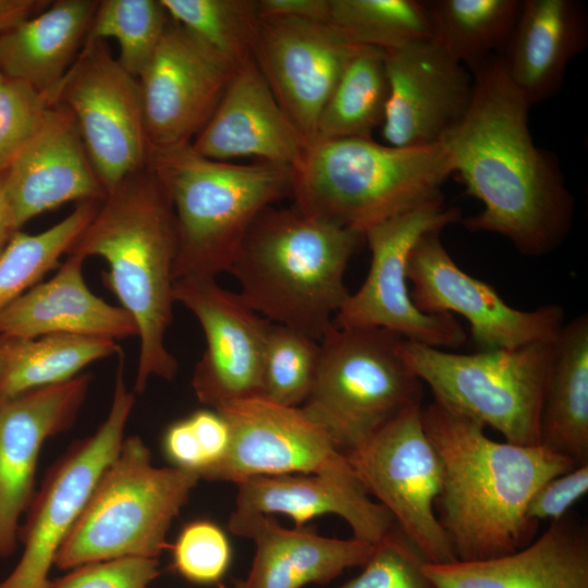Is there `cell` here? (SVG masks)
Wrapping results in <instances>:
<instances>
[{
  "mask_svg": "<svg viewBox=\"0 0 588 588\" xmlns=\"http://www.w3.org/2000/svg\"><path fill=\"white\" fill-rule=\"evenodd\" d=\"M471 75L469 106L440 142L453 173L482 204L463 223L507 238L523 255H547L565 240L575 213L558 157L535 144L531 106L509 79L500 56Z\"/></svg>",
  "mask_w": 588,
  "mask_h": 588,
  "instance_id": "6da1fadb",
  "label": "cell"
},
{
  "mask_svg": "<svg viewBox=\"0 0 588 588\" xmlns=\"http://www.w3.org/2000/svg\"><path fill=\"white\" fill-rule=\"evenodd\" d=\"M425 432L442 465L436 515L457 561L514 553L532 538L527 519L534 492L576 465L541 444L489 438L485 427L437 401L421 407Z\"/></svg>",
  "mask_w": 588,
  "mask_h": 588,
  "instance_id": "7a4b0ae2",
  "label": "cell"
},
{
  "mask_svg": "<svg viewBox=\"0 0 588 588\" xmlns=\"http://www.w3.org/2000/svg\"><path fill=\"white\" fill-rule=\"evenodd\" d=\"M177 232L171 203L145 167L109 191L68 255L102 258L103 282L133 318L139 339L134 393L151 377L171 381L179 369L167 348L173 319Z\"/></svg>",
  "mask_w": 588,
  "mask_h": 588,
  "instance_id": "3957f363",
  "label": "cell"
},
{
  "mask_svg": "<svg viewBox=\"0 0 588 588\" xmlns=\"http://www.w3.org/2000/svg\"><path fill=\"white\" fill-rule=\"evenodd\" d=\"M363 240L295 206H271L248 229L229 272L254 311L320 342L350 295L344 275Z\"/></svg>",
  "mask_w": 588,
  "mask_h": 588,
  "instance_id": "277c9868",
  "label": "cell"
},
{
  "mask_svg": "<svg viewBox=\"0 0 588 588\" xmlns=\"http://www.w3.org/2000/svg\"><path fill=\"white\" fill-rule=\"evenodd\" d=\"M146 167L167 194L175 217L174 281L217 279L229 272L256 218L292 193L289 167L218 161L201 156L191 144L148 149Z\"/></svg>",
  "mask_w": 588,
  "mask_h": 588,
  "instance_id": "5b68a950",
  "label": "cell"
},
{
  "mask_svg": "<svg viewBox=\"0 0 588 588\" xmlns=\"http://www.w3.org/2000/svg\"><path fill=\"white\" fill-rule=\"evenodd\" d=\"M293 206L362 234L372 225L443 200L453 174L441 144L399 148L372 138L310 144L292 169Z\"/></svg>",
  "mask_w": 588,
  "mask_h": 588,
  "instance_id": "8992f818",
  "label": "cell"
},
{
  "mask_svg": "<svg viewBox=\"0 0 588 588\" xmlns=\"http://www.w3.org/2000/svg\"><path fill=\"white\" fill-rule=\"evenodd\" d=\"M200 476L156 467L144 441L124 438L100 476L82 515L57 553L61 569L120 558L157 559L167 534Z\"/></svg>",
  "mask_w": 588,
  "mask_h": 588,
  "instance_id": "52a82bcc",
  "label": "cell"
},
{
  "mask_svg": "<svg viewBox=\"0 0 588 588\" xmlns=\"http://www.w3.org/2000/svg\"><path fill=\"white\" fill-rule=\"evenodd\" d=\"M402 339L381 328L333 323L320 341L316 376L299 409L341 452L358 448L421 403L422 382L400 355Z\"/></svg>",
  "mask_w": 588,
  "mask_h": 588,
  "instance_id": "ba28073f",
  "label": "cell"
},
{
  "mask_svg": "<svg viewBox=\"0 0 588 588\" xmlns=\"http://www.w3.org/2000/svg\"><path fill=\"white\" fill-rule=\"evenodd\" d=\"M554 342L457 354L402 339L399 352L434 401L510 443L537 445Z\"/></svg>",
  "mask_w": 588,
  "mask_h": 588,
  "instance_id": "9c48e42d",
  "label": "cell"
},
{
  "mask_svg": "<svg viewBox=\"0 0 588 588\" xmlns=\"http://www.w3.org/2000/svg\"><path fill=\"white\" fill-rule=\"evenodd\" d=\"M461 210L433 201L364 232L370 249V266L362 286L350 293L334 318L343 329L381 328L405 340L442 348H460L467 332L453 315H428L413 303L407 281L412 249L427 233L442 231L458 221Z\"/></svg>",
  "mask_w": 588,
  "mask_h": 588,
  "instance_id": "30bf717a",
  "label": "cell"
},
{
  "mask_svg": "<svg viewBox=\"0 0 588 588\" xmlns=\"http://www.w3.org/2000/svg\"><path fill=\"white\" fill-rule=\"evenodd\" d=\"M110 411L98 429L70 449L48 470L33 499L22 531L23 554L0 588H50L58 551L82 515L100 476L119 453L135 393L124 380L119 354Z\"/></svg>",
  "mask_w": 588,
  "mask_h": 588,
  "instance_id": "8fae6325",
  "label": "cell"
},
{
  "mask_svg": "<svg viewBox=\"0 0 588 588\" xmlns=\"http://www.w3.org/2000/svg\"><path fill=\"white\" fill-rule=\"evenodd\" d=\"M344 454L366 492L388 510L426 563L457 561L436 515L442 465L425 432L421 404Z\"/></svg>",
  "mask_w": 588,
  "mask_h": 588,
  "instance_id": "7c38bea8",
  "label": "cell"
},
{
  "mask_svg": "<svg viewBox=\"0 0 588 588\" xmlns=\"http://www.w3.org/2000/svg\"><path fill=\"white\" fill-rule=\"evenodd\" d=\"M57 102L72 113L107 193L146 167L149 148L139 81L105 40H85L58 87Z\"/></svg>",
  "mask_w": 588,
  "mask_h": 588,
  "instance_id": "4fadbf2b",
  "label": "cell"
},
{
  "mask_svg": "<svg viewBox=\"0 0 588 588\" xmlns=\"http://www.w3.org/2000/svg\"><path fill=\"white\" fill-rule=\"evenodd\" d=\"M440 233L425 234L408 258L409 294L421 313L461 315L469 324L477 351L510 350L556 339L564 324L561 306L548 304L532 310L511 307L491 285L456 265Z\"/></svg>",
  "mask_w": 588,
  "mask_h": 588,
  "instance_id": "5bb4252c",
  "label": "cell"
},
{
  "mask_svg": "<svg viewBox=\"0 0 588 588\" xmlns=\"http://www.w3.org/2000/svg\"><path fill=\"white\" fill-rule=\"evenodd\" d=\"M215 411L226 420L231 440L225 455L201 479L236 485L257 476L354 473L345 454L299 407L257 395Z\"/></svg>",
  "mask_w": 588,
  "mask_h": 588,
  "instance_id": "9a60e30c",
  "label": "cell"
},
{
  "mask_svg": "<svg viewBox=\"0 0 588 588\" xmlns=\"http://www.w3.org/2000/svg\"><path fill=\"white\" fill-rule=\"evenodd\" d=\"M174 301L198 320L206 348L197 362L192 388L212 409L261 395L264 355L271 322L254 311L216 278L185 277L174 281Z\"/></svg>",
  "mask_w": 588,
  "mask_h": 588,
  "instance_id": "2e32d148",
  "label": "cell"
},
{
  "mask_svg": "<svg viewBox=\"0 0 588 588\" xmlns=\"http://www.w3.org/2000/svg\"><path fill=\"white\" fill-rule=\"evenodd\" d=\"M236 69L171 21L138 77L148 148L191 144L210 119Z\"/></svg>",
  "mask_w": 588,
  "mask_h": 588,
  "instance_id": "e0dca14e",
  "label": "cell"
},
{
  "mask_svg": "<svg viewBox=\"0 0 588 588\" xmlns=\"http://www.w3.org/2000/svg\"><path fill=\"white\" fill-rule=\"evenodd\" d=\"M359 47L329 22L259 16L254 61L307 147L316 138L330 95Z\"/></svg>",
  "mask_w": 588,
  "mask_h": 588,
  "instance_id": "ac0fdd59",
  "label": "cell"
},
{
  "mask_svg": "<svg viewBox=\"0 0 588 588\" xmlns=\"http://www.w3.org/2000/svg\"><path fill=\"white\" fill-rule=\"evenodd\" d=\"M385 70L384 144L399 148L440 144L469 106L473 75L432 38L385 51Z\"/></svg>",
  "mask_w": 588,
  "mask_h": 588,
  "instance_id": "d6986e66",
  "label": "cell"
},
{
  "mask_svg": "<svg viewBox=\"0 0 588 588\" xmlns=\"http://www.w3.org/2000/svg\"><path fill=\"white\" fill-rule=\"evenodd\" d=\"M91 377L0 400V558L16 548L21 513L30 503L35 470L44 442L74 422Z\"/></svg>",
  "mask_w": 588,
  "mask_h": 588,
  "instance_id": "ffe728a7",
  "label": "cell"
},
{
  "mask_svg": "<svg viewBox=\"0 0 588 588\" xmlns=\"http://www.w3.org/2000/svg\"><path fill=\"white\" fill-rule=\"evenodd\" d=\"M3 184L16 230L63 204L101 201L107 195L72 113L59 102L3 172Z\"/></svg>",
  "mask_w": 588,
  "mask_h": 588,
  "instance_id": "44dd1931",
  "label": "cell"
},
{
  "mask_svg": "<svg viewBox=\"0 0 588 588\" xmlns=\"http://www.w3.org/2000/svg\"><path fill=\"white\" fill-rule=\"evenodd\" d=\"M191 145L201 156L218 161L253 158L291 169L307 148L254 60L236 69Z\"/></svg>",
  "mask_w": 588,
  "mask_h": 588,
  "instance_id": "7402d4cb",
  "label": "cell"
},
{
  "mask_svg": "<svg viewBox=\"0 0 588 588\" xmlns=\"http://www.w3.org/2000/svg\"><path fill=\"white\" fill-rule=\"evenodd\" d=\"M229 529L255 543L252 567L233 588H302L326 584L344 571L363 566L373 544L357 538L336 539L319 535L315 527L292 529L271 515L232 512Z\"/></svg>",
  "mask_w": 588,
  "mask_h": 588,
  "instance_id": "603a6c76",
  "label": "cell"
},
{
  "mask_svg": "<svg viewBox=\"0 0 588 588\" xmlns=\"http://www.w3.org/2000/svg\"><path fill=\"white\" fill-rule=\"evenodd\" d=\"M422 569L436 588H588V534L565 516L514 553Z\"/></svg>",
  "mask_w": 588,
  "mask_h": 588,
  "instance_id": "cb8c5ba5",
  "label": "cell"
},
{
  "mask_svg": "<svg viewBox=\"0 0 588 588\" xmlns=\"http://www.w3.org/2000/svg\"><path fill=\"white\" fill-rule=\"evenodd\" d=\"M236 486L233 512L238 514L286 515L295 527L333 514L350 525L354 538L372 544L395 524L388 510L370 499L355 473L257 476Z\"/></svg>",
  "mask_w": 588,
  "mask_h": 588,
  "instance_id": "d4e9b609",
  "label": "cell"
},
{
  "mask_svg": "<svg viewBox=\"0 0 588 588\" xmlns=\"http://www.w3.org/2000/svg\"><path fill=\"white\" fill-rule=\"evenodd\" d=\"M82 257L66 255L54 275L38 282L0 310V335L37 338L75 334L112 339L137 336L132 316L94 294Z\"/></svg>",
  "mask_w": 588,
  "mask_h": 588,
  "instance_id": "484cf974",
  "label": "cell"
},
{
  "mask_svg": "<svg viewBox=\"0 0 588 588\" xmlns=\"http://www.w3.org/2000/svg\"><path fill=\"white\" fill-rule=\"evenodd\" d=\"M588 42L586 7L577 0H522L500 56L504 71L530 106L556 95L569 62Z\"/></svg>",
  "mask_w": 588,
  "mask_h": 588,
  "instance_id": "4316f807",
  "label": "cell"
},
{
  "mask_svg": "<svg viewBox=\"0 0 588 588\" xmlns=\"http://www.w3.org/2000/svg\"><path fill=\"white\" fill-rule=\"evenodd\" d=\"M99 1H50L0 35V73L40 91L58 90L87 38Z\"/></svg>",
  "mask_w": 588,
  "mask_h": 588,
  "instance_id": "83f0119b",
  "label": "cell"
},
{
  "mask_svg": "<svg viewBox=\"0 0 588 588\" xmlns=\"http://www.w3.org/2000/svg\"><path fill=\"white\" fill-rule=\"evenodd\" d=\"M540 444L588 464V317L581 314L561 328L544 390Z\"/></svg>",
  "mask_w": 588,
  "mask_h": 588,
  "instance_id": "f1b7e54d",
  "label": "cell"
},
{
  "mask_svg": "<svg viewBox=\"0 0 588 588\" xmlns=\"http://www.w3.org/2000/svg\"><path fill=\"white\" fill-rule=\"evenodd\" d=\"M121 351L117 341L99 336L0 335V400L65 382L94 362Z\"/></svg>",
  "mask_w": 588,
  "mask_h": 588,
  "instance_id": "f546056e",
  "label": "cell"
},
{
  "mask_svg": "<svg viewBox=\"0 0 588 588\" xmlns=\"http://www.w3.org/2000/svg\"><path fill=\"white\" fill-rule=\"evenodd\" d=\"M426 4L432 39L473 74L502 54L522 0H432Z\"/></svg>",
  "mask_w": 588,
  "mask_h": 588,
  "instance_id": "4dcf8cb0",
  "label": "cell"
},
{
  "mask_svg": "<svg viewBox=\"0 0 588 588\" xmlns=\"http://www.w3.org/2000/svg\"><path fill=\"white\" fill-rule=\"evenodd\" d=\"M388 96L385 51L360 46L320 114L314 142L372 138L375 128L382 125Z\"/></svg>",
  "mask_w": 588,
  "mask_h": 588,
  "instance_id": "1f68e13d",
  "label": "cell"
},
{
  "mask_svg": "<svg viewBox=\"0 0 588 588\" xmlns=\"http://www.w3.org/2000/svg\"><path fill=\"white\" fill-rule=\"evenodd\" d=\"M100 201L79 203L64 219L37 234L16 231L0 256V310L60 265Z\"/></svg>",
  "mask_w": 588,
  "mask_h": 588,
  "instance_id": "d6a6232c",
  "label": "cell"
},
{
  "mask_svg": "<svg viewBox=\"0 0 588 588\" xmlns=\"http://www.w3.org/2000/svg\"><path fill=\"white\" fill-rule=\"evenodd\" d=\"M329 23L354 44L383 51L432 38L426 1L330 0Z\"/></svg>",
  "mask_w": 588,
  "mask_h": 588,
  "instance_id": "836d02e7",
  "label": "cell"
},
{
  "mask_svg": "<svg viewBox=\"0 0 588 588\" xmlns=\"http://www.w3.org/2000/svg\"><path fill=\"white\" fill-rule=\"evenodd\" d=\"M171 20L235 68L254 60L259 25L257 0H160Z\"/></svg>",
  "mask_w": 588,
  "mask_h": 588,
  "instance_id": "e575fe53",
  "label": "cell"
},
{
  "mask_svg": "<svg viewBox=\"0 0 588 588\" xmlns=\"http://www.w3.org/2000/svg\"><path fill=\"white\" fill-rule=\"evenodd\" d=\"M171 21L160 0H101L86 40L115 39L118 61L138 78Z\"/></svg>",
  "mask_w": 588,
  "mask_h": 588,
  "instance_id": "d590c367",
  "label": "cell"
},
{
  "mask_svg": "<svg viewBox=\"0 0 588 588\" xmlns=\"http://www.w3.org/2000/svg\"><path fill=\"white\" fill-rule=\"evenodd\" d=\"M320 356V342L292 328L270 324L264 355L261 396L299 407L309 394Z\"/></svg>",
  "mask_w": 588,
  "mask_h": 588,
  "instance_id": "8d00e7d4",
  "label": "cell"
},
{
  "mask_svg": "<svg viewBox=\"0 0 588 588\" xmlns=\"http://www.w3.org/2000/svg\"><path fill=\"white\" fill-rule=\"evenodd\" d=\"M58 90L40 91L4 78L0 85V173H3L39 131Z\"/></svg>",
  "mask_w": 588,
  "mask_h": 588,
  "instance_id": "74e56055",
  "label": "cell"
},
{
  "mask_svg": "<svg viewBox=\"0 0 588 588\" xmlns=\"http://www.w3.org/2000/svg\"><path fill=\"white\" fill-rule=\"evenodd\" d=\"M425 563L394 524L373 544L362 573L338 588H436L422 569Z\"/></svg>",
  "mask_w": 588,
  "mask_h": 588,
  "instance_id": "f35d334b",
  "label": "cell"
},
{
  "mask_svg": "<svg viewBox=\"0 0 588 588\" xmlns=\"http://www.w3.org/2000/svg\"><path fill=\"white\" fill-rule=\"evenodd\" d=\"M231 547L225 532L215 523L198 519L188 523L173 546L176 571L196 584H215L226 573Z\"/></svg>",
  "mask_w": 588,
  "mask_h": 588,
  "instance_id": "ab89813d",
  "label": "cell"
},
{
  "mask_svg": "<svg viewBox=\"0 0 588 588\" xmlns=\"http://www.w3.org/2000/svg\"><path fill=\"white\" fill-rule=\"evenodd\" d=\"M158 560L128 556L86 564L50 583V588H149Z\"/></svg>",
  "mask_w": 588,
  "mask_h": 588,
  "instance_id": "60d3db41",
  "label": "cell"
},
{
  "mask_svg": "<svg viewBox=\"0 0 588 588\" xmlns=\"http://www.w3.org/2000/svg\"><path fill=\"white\" fill-rule=\"evenodd\" d=\"M588 492V464L579 465L541 485L531 495L527 507L528 520L562 519L568 510Z\"/></svg>",
  "mask_w": 588,
  "mask_h": 588,
  "instance_id": "b9f144b4",
  "label": "cell"
},
{
  "mask_svg": "<svg viewBox=\"0 0 588 588\" xmlns=\"http://www.w3.org/2000/svg\"><path fill=\"white\" fill-rule=\"evenodd\" d=\"M199 444L205 466L199 476L226 453L231 433L226 420L215 409H199L187 417Z\"/></svg>",
  "mask_w": 588,
  "mask_h": 588,
  "instance_id": "7bdbcfd3",
  "label": "cell"
},
{
  "mask_svg": "<svg viewBox=\"0 0 588 588\" xmlns=\"http://www.w3.org/2000/svg\"><path fill=\"white\" fill-rule=\"evenodd\" d=\"M166 456L175 467L196 471L205 466L204 457L193 428L186 418L171 424L162 439Z\"/></svg>",
  "mask_w": 588,
  "mask_h": 588,
  "instance_id": "ee69618b",
  "label": "cell"
},
{
  "mask_svg": "<svg viewBox=\"0 0 588 588\" xmlns=\"http://www.w3.org/2000/svg\"><path fill=\"white\" fill-rule=\"evenodd\" d=\"M260 17L329 22L330 0H257Z\"/></svg>",
  "mask_w": 588,
  "mask_h": 588,
  "instance_id": "f6af8a7d",
  "label": "cell"
},
{
  "mask_svg": "<svg viewBox=\"0 0 588 588\" xmlns=\"http://www.w3.org/2000/svg\"><path fill=\"white\" fill-rule=\"evenodd\" d=\"M47 0H0V35L45 10Z\"/></svg>",
  "mask_w": 588,
  "mask_h": 588,
  "instance_id": "bcb514c9",
  "label": "cell"
},
{
  "mask_svg": "<svg viewBox=\"0 0 588 588\" xmlns=\"http://www.w3.org/2000/svg\"><path fill=\"white\" fill-rule=\"evenodd\" d=\"M16 230L5 196L3 173H0V256Z\"/></svg>",
  "mask_w": 588,
  "mask_h": 588,
  "instance_id": "7dc6e473",
  "label": "cell"
},
{
  "mask_svg": "<svg viewBox=\"0 0 588 588\" xmlns=\"http://www.w3.org/2000/svg\"><path fill=\"white\" fill-rule=\"evenodd\" d=\"M3 79H4V77H3V76L1 75V73H0V85H1V83L3 82Z\"/></svg>",
  "mask_w": 588,
  "mask_h": 588,
  "instance_id": "c3c4849f",
  "label": "cell"
}]
</instances>
